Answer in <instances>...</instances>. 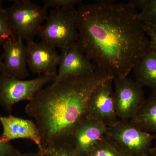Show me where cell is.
Masks as SVG:
<instances>
[{"mask_svg": "<svg viewBox=\"0 0 156 156\" xmlns=\"http://www.w3.org/2000/svg\"><path fill=\"white\" fill-rule=\"evenodd\" d=\"M77 10L78 44L98 69L126 77L150 48L136 9L128 3L100 0Z\"/></svg>", "mask_w": 156, "mask_h": 156, "instance_id": "obj_1", "label": "cell"}, {"mask_svg": "<svg viewBox=\"0 0 156 156\" xmlns=\"http://www.w3.org/2000/svg\"><path fill=\"white\" fill-rule=\"evenodd\" d=\"M112 77L97 69L91 73L53 81L29 101L25 112L34 120L44 149L70 144L76 129L88 118L90 95L98 85Z\"/></svg>", "mask_w": 156, "mask_h": 156, "instance_id": "obj_2", "label": "cell"}, {"mask_svg": "<svg viewBox=\"0 0 156 156\" xmlns=\"http://www.w3.org/2000/svg\"><path fill=\"white\" fill-rule=\"evenodd\" d=\"M76 18L77 10L74 7L52 9L37 36L59 49L61 53L65 52L78 41Z\"/></svg>", "mask_w": 156, "mask_h": 156, "instance_id": "obj_3", "label": "cell"}, {"mask_svg": "<svg viewBox=\"0 0 156 156\" xmlns=\"http://www.w3.org/2000/svg\"><path fill=\"white\" fill-rule=\"evenodd\" d=\"M105 137L125 156H149L156 134L143 131L130 120L108 127Z\"/></svg>", "mask_w": 156, "mask_h": 156, "instance_id": "obj_4", "label": "cell"}, {"mask_svg": "<svg viewBox=\"0 0 156 156\" xmlns=\"http://www.w3.org/2000/svg\"><path fill=\"white\" fill-rule=\"evenodd\" d=\"M5 13L16 37L26 42L34 41L48 15L47 9L30 0L14 1Z\"/></svg>", "mask_w": 156, "mask_h": 156, "instance_id": "obj_5", "label": "cell"}, {"mask_svg": "<svg viewBox=\"0 0 156 156\" xmlns=\"http://www.w3.org/2000/svg\"><path fill=\"white\" fill-rule=\"evenodd\" d=\"M57 75H42L32 80H20L0 74V105L11 112L15 104L30 101Z\"/></svg>", "mask_w": 156, "mask_h": 156, "instance_id": "obj_6", "label": "cell"}, {"mask_svg": "<svg viewBox=\"0 0 156 156\" xmlns=\"http://www.w3.org/2000/svg\"><path fill=\"white\" fill-rule=\"evenodd\" d=\"M114 100L119 120H130L142 106L146 99L143 87L130 78H113Z\"/></svg>", "mask_w": 156, "mask_h": 156, "instance_id": "obj_7", "label": "cell"}, {"mask_svg": "<svg viewBox=\"0 0 156 156\" xmlns=\"http://www.w3.org/2000/svg\"><path fill=\"white\" fill-rule=\"evenodd\" d=\"M114 77L109 78L94 89L87 105L88 117L99 120L107 127L114 125L119 120L114 100Z\"/></svg>", "mask_w": 156, "mask_h": 156, "instance_id": "obj_8", "label": "cell"}, {"mask_svg": "<svg viewBox=\"0 0 156 156\" xmlns=\"http://www.w3.org/2000/svg\"><path fill=\"white\" fill-rule=\"evenodd\" d=\"M27 66L32 72L40 75H57L61 55L56 48L46 42H26Z\"/></svg>", "mask_w": 156, "mask_h": 156, "instance_id": "obj_9", "label": "cell"}, {"mask_svg": "<svg viewBox=\"0 0 156 156\" xmlns=\"http://www.w3.org/2000/svg\"><path fill=\"white\" fill-rule=\"evenodd\" d=\"M23 42L16 37L9 38L3 43L4 68L1 73L20 80L28 76L26 47Z\"/></svg>", "mask_w": 156, "mask_h": 156, "instance_id": "obj_10", "label": "cell"}, {"mask_svg": "<svg viewBox=\"0 0 156 156\" xmlns=\"http://www.w3.org/2000/svg\"><path fill=\"white\" fill-rule=\"evenodd\" d=\"M0 123L3 127L2 137L10 142L17 139H26L33 141L43 153L44 148L42 144L41 135L37 126L33 121L22 119L10 114L8 116H0Z\"/></svg>", "mask_w": 156, "mask_h": 156, "instance_id": "obj_11", "label": "cell"}, {"mask_svg": "<svg viewBox=\"0 0 156 156\" xmlns=\"http://www.w3.org/2000/svg\"><path fill=\"white\" fill-rule=\"evenodd\" d=\"M108 127L94 118L88 117L76 129L70 144L81 156H87L101 140L104 138Z\"/></svg>", "mask_w": 156, "mask_h": 156, "instance_id": "obj_12", "label": "cell"}, {"mask_svg": "<svg viewBox=\"0 0 156 156\" xmlns=\"http://www.w3.org/2000/svg\"><path fill=\"white\" fill-rule=\"evenodd\" d=\"M60 55L57 76L54 81L91 73L97 69L82 52L77 42Z\"/></svg>", "mask_w": 156, "mask_h": 156, "instance_id": "obj_13", "label": "cell"}, {"mask_svg": "<svg viewBox=\"0 0 156 156\" xmlns=\"http://www.w3.org/2000/svg\"><path fill=\"white\" fill-rule=\"evenodd\" d=\"M132 70L136 82L156 91V53L150 47Z\"/></svg>", "mask_w": 156, "mask_h": 156, "instance_id": "obj_14", "label": "cell"}, {"mask_svg": "<svg viewBox=\"0 0 156 156\" xmlns=\"http://www.w3.org/2000/svg\"><path fill=\"white\" fill-rule=\"evenodd\" d=\"M130 121L143 131L156 135V91H153L136 115Z\"/></svg>", "mask_w": 156, "mask_h": 156, "instance_id": "obj_15", "label": "cell"}, {"mask_svg": "<svg viewBox=\"0 0 156 156\" xmlns=\"http://www.w3.org/2000/svg\"><path fill=\"white\" fill-rule=\"evenodd\" d=\"M87 156H125L107 138L101 140Z\"/></svg>", "mask_w": 156, "mask_h": 156, "instance_id": "obj_16", "label": "cell"}, {"mask_svg": "<svg viewBox=\"0 0 156 156\" xmlns=\"http://www.w3.org/2000/svg\"><path fill=\"white\" fill-rule=\"evenodd\" d=\"M43 154L45 156H81L70 143H62L49 146Z\"/></svg>", "mask_w": 156, "mask_h": 156, "instance_id": "obj_17", "label": "cell"}, {"mask_svg": "<svg viewBox=\"0 0 156 156\" xmlns=\"http://www.w3.org/2000/svg\"><path fill=\"white\" fill-rule=\"evenodd\" d=\"M143 23L156 26V0H147L144 8L138 13Z\"/></svg>", "mask_w": 156, "mask_h": 156, "instance_id": "obj_18", "label": "cell"}, {"mask_svg": "<svg viewBox=\"0 0 156 156\" xmlns=\"http://www.w3.org/2000/svg\"><path fill=\"white\" fill-rule=\"evenodd\" d=\"M5 13V9L0 10V45L9 38L16 37Z\"/></svg>", "mask_w": 156, "mask_h": 156, "instance_id": "obj_19", "label": "cell"}, {"mask_svg": "<svg viewBox=\"0 0 156 156\" xmlns=\"http://www.w3.org/2000/svg\"><path fill=\"white\" fill-rule=\"evenodd\" d=\"M44 6L47 9L49 8L63 9L74 7L77 4L80 5L82 1L80 0H44Z\"/></svg>", "mask_w": 156, "mask_h": 156, "instance_id": "obj_20", "label": "cell"}, {"mask_svg": "<svg viewBox=\"0 0 156 156\" xmlns=\"http://www.w3.org/2000/svg\"><path fill=\"white\" fill-rule=\"evenodd\" d=\"M21 153L0 135V156H20Z\"/></svg>", "mask_w": 156, "mask_h": 156, "instance_id": "obj_21", "label": "cell"}, {"mask_svg": "<svg viewBox=\"0 0 156 156\" xmlns=\"http://www.w3.org/2000/svg\"><path fill=\"white\" fill-rule=\"evenodd\" d=\"M144 30L147 36L149 38L150 47L156 53V26L143 23Z\"/></svg>", "mask_w": 156, "mask_h": 156, "instance_id": "obj_22", "label": "cell"}, {"mask_svg": "<svg viewBox=\"0 0 156 156\" xmlns=\"http://www.w3.org/2000/svg\"><path fill=\"white\" fill-rule=\"evenodd\" d=\"M146 2L147 0H132L128 1L127 3L135 9L138 8L142 10L144 8Z\"/></svg>", "mask_w": 156, "mask_h": 156, "instance_id": "obj_23", "label": "cell"}, {"mask_svg": "<svg viewBox=\"0 0 156 156\" xmlns=\"http://www.w3.org/2000/svg\"><path fill=\"white\" fill-rule=\"evenodd\" d=\"M20 156H45L43 153L38 151V153L29 152L20 154Z\"/></svg>", "mask_w": 156, "mask_h": 156, "instance_id": "obj_24", "label": "cell"}, {"mask_svg": "<svg viewBox=\"0 0 156 156\" xmlns=\"http://www.w3.org/2000/svg\"><path fill=\"white\" fill-rule=\"evenodd\" d=\"M149 156H156V138L154 140V145L151 148Z\"/></svg>", "mask_w": 156, "mask_h": 156, "instance_id": "obj_25", "label": "cell"}, {"mask_svg": "<svg viewBox=\"0 0 156 156\" xmlns=\"http://www.w3.org/2000/svg\"><path fill=\"white\" fill-rule=\"evenodd\" d=\"M3 68H4V66H3V60L2 56V55H0V73L2 72Z\"/></svg>", "mask_w": 156, "mask_h": 156, "instance_id": "obj_26", "label": "cell"}, {"mask_svg": "<svg viewBox=\"0 0 156 156\" xmlns=\"http://www.w3.org/2000/svg\"><path fill=\"white\" fill-rule=\"evenodd\" d=\"M3 2L2 1L0 0V10H1V9H4L3 7Z\"/></svg>", "mask_w": 156, "mask_h": 156, "instance_id": "obj_27", "label": "cell"}]
</instances>
